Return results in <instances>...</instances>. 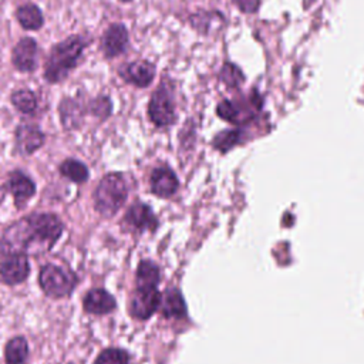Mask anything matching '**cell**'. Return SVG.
Here are the masks:
<instances>
[{
    "label": "cell",
    "instance_id": "1",
    "mask_svg": "<svg viewBox=\"0 0 364 364\" xmlns=\"http://www.w3.org/2000/svg\"><path fill=\"white\" fill-rule=\"evenodd\" d=\"M63 233L61 220L53 213H33L13 223L3 235L0 252L6 255L44 253Z\"/></svg>",
    "mask_w": 364,
    "mask_h": 364
},
{
    "label": "cell",
    "instance_id": "2",
    "mask_svg": "<svg viewBox=\"0 0 364 364\" xmlns=\"http://www.w3.org/2000/svg\"><path fill=\"white\" fill-rule=\"evenodd\" d=\"M84 48L85 41L81 36H70L53 46L44 65L46 81L57 84L65 80L78 64Z\"/></svg>",
    "mask_w": 364,
    "mask_h": 364
},
{
    "label": "cell",
    "instance_id": "3",
    "mask_svg": "<svg viewBox=\"0 0 364 364\" xmlns=\"http://www.w3.org/2000/svg\"><path fill=\"white\" fill-rule=\"evenodd\" d=\"M128 198L127 182L119 172H111L102 176L94 191L95 210L105 216H114L125 203Z\"/></svg>",
    "mask_w": 364,
    "mask_h": 364
},
{
    "label": "cell",
    "instance_id": "4",
    "mask_svg": "<svg viewBox=\"0 0 364 364\" xmlns=\"http://www.w3.org/2000/svg\"><path fill=\"white\" fill-rule=\"evenodd\" d=\"M43 291L50 297H65L75 287L77 279L73 273L57 264H46L40 270L38 276Z\"/></svg>",
    "mask_w": 364,
    "mask_h": 364
},
{
    "label": "cell",
    "instance_id": "5",
    "mask_svg": "<svg viewBox=\"0 0 364 364\" xmlns=\"http://www.w3.org/2000/svg\"><path fill=\"white\" fill-rule=\"evenodd\" d=\"M148 117L156 127H168L175 121V101L165 80L161 81L148 102Z\"/></svg>",
    "mask_w": 364,
    "mask_h": 364
},
{
    "label": "cell",
    "instance_id": "6",
    "mask_svg": "<svg viewBox=\"0 0 364 364\" xmlns=\"http://www.w3.org/2000/svg\"><path fill=\"white\" fill-rule=\"evenodd\" d=\"M159 306H161V296L156 287L154 289L136 287L131 300V314L135 318L146 320L158 310Z\"/></svg>",
    "mask_w": 364,
    "mask_h": 364
},
{
    "label": "cell",
    "instance_id": "7",
    "mask_svg": "<svg viewBox=\"0 0 364 364\" xmlns=\"http://www.w3.org/2000/svg\"><path fill=\"white\" fill-rule=\"evenodd\" d=\"M124 225L134 232H154L158 226V220L148 205L135 203L127 210L124 216Z\"/></svg>",
    "mask_w": 364,
    "mask_h": 364
},
{
    "label": "cell",
    "instance_id": "8",
    "mask_svg": "<svg viewBox=\"0 0 364 364\" xmlns=\"http://www.w3.org/2000/svg\"><path fill=\"white\" fill-rule=\"evenodd\" d=\"M30 264L26 255H6L0 263V277L7 284H17L27 279Z\"/></svg>",
    "mask_w": 364,
    "mask_h": 364
},
{
    "label": "cell",
    "instance_id": "9",
    "mask_svg": "<svg viewBox=\"0 0 364 364\" xmlns=\"http://www.w3.org/2000/svg\"><path fill=\"white\" fill-rule=\"evenodd\" d=\"M13 65L21 73H30L37 65V43L31 37H23L13 48Z\"/></svg>",
    "mask_w": 364,
    "mask_h": 364
},
{
    "label": "cell",
    "instance_id": "10",
    "mask_svg": "<svg viewBox=\"0 0 364 364\" xmlns=\"http://www.w3.org/2000/svg\"><path fill=\"white\" fill-rule=\"evenodd\" d=\"M128 46V31L124 24L114 23L111 24L101 40L102 53L107 58H114L125 51Z\"/></svg>",
    "mask_w": 364,
    "mask_h": 364
},
{
    "label": "cell",
    "instance_id": "11",
    "mask_svg": "<svg viewBox=\"0 0 364 364\" xmlns=\"http://www.w3.org/2000/svg\"><path fill=\"white\" fill-rule=\"evenodd\" d=\"M16 144L21 154L30 155L44 144V134L34 124H21L16 128Z\"/></svg>",
    "mask_w": 364,
    "mask_h": 364
},
{
    "label": "cell",
    "instance_id": "12",
    "mask_svg": "<svg viewBox=\"0 0 364 364\" xmlns=\"http://www.w3.org/2000/svg\"><path fill=\"white\" fill-rule=\"evenodd\" d=\"M121 75L127 82L136 87H148L155 77V65L148 60L132 61L121 70Z\"/></svg>",
    "mask_w": 364,
    "mask_h": 364
},
{
    "label": "cell",
    "instance_id": "13",
    "mask_svg": "<svg viewBox=\"0 0 364 364\" xmlns=\"http://www.w3.org/2000/svg\"><path fill=\"white\" fill-rule=\"evenodd\" d=\"M7 189L13 195L14 202L18 208L24 206V203L36 193L34 182L21 171H13L9 173Z\"/></svg>",
    "mask_w": 364,
    "mask_h": 364
},
{
    "label": "cell",
    "instance_id": "14",
    "mask_svg": "<svg viewBox=\"0 0 364 364\" xmlns=\"http://www.w3.org/2000/svg\"><path fill=\"white\" fill-rule=\"evenodd\" d=\"M179 186L178 178L172 169L168 166H159L154 169L151 175V191L159 198L172 196Z\"/></svg>",
    "mask_w": 364,
    "mask_h": 364
},
{
    "label": "cell",
    "instance_id": "15",
    "mask_svg": "<svg viewBox=\"0 0 364 364\" xmlns=\"http://www.w3.org/2000/svg\"><path fill=\"white\" fill-rule=\"evenodd\" d=\"M115 309V299L104 289H92L84 297V310L91 314H107Z\"/></svg>",
    "mask_w": 364,
    "mask_h": 364
},
{
    "label": "cell",
    "instance_id": "16",
    "mask_svg": "<svg viewBox=\"0 0 364 364\" xmlns=\"http://www.w3.org/2000/svg\"><path fill=\"white\" fill-rule=\"evenodd\" d=\"M161 314L165 318H181L186 316V306L178 289H171L161 300Z\"/></svg>",
    "mask_w": 364,
    "mask_h": 364
},
{
    "label": "cell",
    "instance_id": "17",
    "mask_svg": "<svg viewBox=\"0 0 364 364\" xmlns=\"http://www.w3.org/2000/svg\"><path fill=\"white\" fill-rule=\"evenodd\" d=\"M136 287L139 289H154L159 282V269L151 260H142L138 264L135 276Z\"/></svg>",
    "mask_w": 364,
    "mask_h": 364
},
{
    "label": "cell",
    "instance_id": "18",
    "mask_svg": "<svg viewBox=\"0 0 364 364\" xmlns=\"http://www.w3.org/2000/svg\"><path fill=\"white\" fill-rule=\"evenodd\" d=\"M60 117H61V124L65 129L77 128L82 117L80 104L73 98H64L60 102Z\"/></svg>",
    "mask_w": 364,
    "mask_h": 364
},
{
    "label": "cell",
    "instance_id": "19",
    "mask_svg": "<svg viewBox=\"0 0 364 364\" xmlns=\"http://www.w3.org/2000/svg\"><path fill=\"white\" fill-rule=\"evenodd\" d=\"M17 20L26 30H38L43 23V13L36 4H24L17 9Z\"/></svg>",
    "mask_w": 364,
    "mask_h": 364
},
{
    "label": "cell",
    "instance_id": "20",
    "mask_svg": "<svg viewBox=\"0 0 364 364\" xmlns=\"http://www.w3.org/2000/svg\"><path fill=\"white\" fill-rule=\"evenodd\" d=\"M60 173L75 183L85 182L90 175L87 165H84L81 161L73 159V158L63 161V164L60 165Z\"/></svg>",
    "mask_w": 364,
    "mask_h": 364
},
{
    "label": "cell",
    "instance_id": "21",
    "mask_svg": "<svg viewBox=\"0 0 364 364\" xmlns=\"http://www.w3.org/2000/svg\"><path fill=\"white\" fill-rule=\"evenodd\" d=\"M27 355L28 346L24 337H13L4 348V357L7 364H23Z\"/></svg>",
    "mask_w": 364,
    "mask_h": 364
},
{
    "label": "cell",
    "instance_id": "22",
    "mask_svg": "<svg viewBox=\"0 0 364 364\" xmlns=\"http://www.w3.org/2000/svg\"><path fill=\"white\" fill-rule=\"evenodd\" d=\"M240 136H242L240 129H223L215 135L212 145L215 149L225 154V152L230 151L235 145L239 144Z\"/></svg>",
    "mask_w": 364,
    "mask_h": 364
},
{
    "label": "cell",
    "instance_id": "23",
    "mask_svg": "<svg viewBox=\"0 0 364 364\" xmlns=\"http://www.w3.org/2000/svg\"><path fill=\"white\" fill-rule=\"evenodd\" d=\"M11 104L23 114H31L37 107L36 94L30 90H17L11 94Z\"/></svg>",
    "mask_w": 364,
    "mask_h": 364
},
{
    "label": "cell",
    "instance_id": "24",
    "mask_svg": "<svg viewBox=\"0 0 364 364\" xmlns=\"http://www.w3.org/2000/svg\"><path fill=\"white\" fill-rule=\"evenodd\" d=\"M216 114L222 119H225L228 122H233V124H239V122L246 121L245 117H243L242 108L237 104H235V102H232L229 100H223L222 102L218 104Z\"/></svg>",
    "mask_w": 364,
    "mask_h": 364
},
{
    "label": "cell",
    "instance_id": "25",
    "mask_svg": "<svg viewBox=\"0 0 364 364\" xmlns=\"http://www.w3.org/2000/svg\"><path fill=\"white\" fill-rule=\"evenodd\" d=\"M95 364H129V355L121 348H107L97 357Z\"/></svg>",
    "mask_w": 364,
    "mask_h": 364
},
{
    "label": "cell",
    "instance_id": "26",
    "mask_svg": "<svg viewBox=\"0 0 364 364\" xmlns=\"http://www.w3.org/2000/svg\"><path fill=\"white\" fill-rule=\"evenodd\" d=\"M220 80L228 87H239L245 81V77L239 67H236L232 63H225V65L220 70Z\"/></svg>",
    "mask_w": 364,
    "mask_h": 364
},
{
    "label": "cell",
    "instance_id": "27",
    "mask_svg": "<svg viewBox=\"0 0 364 364\" xmlns=\"http://www.w3.org/2000/svg\"><path fill=\"white\" fill-rule=\"evenodd\" d=\"M90 112L101 119H105L111 114V101L107 95H102L90 104Z\"/></svg>",
    "mask_w": 364,
    "mask_h": 364
},
{
    "label": "cell",
    "instance_id": "28",
    "mask_svg": "<svg viewBox=\"0 0 364 364\" xmlns=\"http://www.w3.org/2000/svg\"><path fill=\"white\" fill-rule=\"evenodd\" d=\"M239 9L245 13H253L259 7V0H236Z\"/></svg>",
    "mask_w": 364,
    "mask_h": 364
},
{
    "label": "cell",
    "instance_id": "29",
    "mask_svg": "<svg viewBox=\"0 0 364 364\" xmlns=\"http://www.w3.org/2000/svg\"><path fill=\"white\" fill-rule=\"evenodd\" d=\"M7 185H3V186H0V203L3 202V199H4V196H6V193H7Z\"/></svg>",
    "mask_w": 364,
    "mask_h": 364
},
{
    "label": "cell",
    "instance_id": "30",
    "mask_svg": "<svg viewBox=\"0 0 364 364\" xmlns=\"http://www.w3.org/2000/svg\"><path fill=\"white\" fill-rule=\"evenodd\" d=\"M119 1H122V3H128V1H131V0H119Z\"/></svg>",
    "mask_w": 364,
    "mask_h": 364
}]
</instances>
